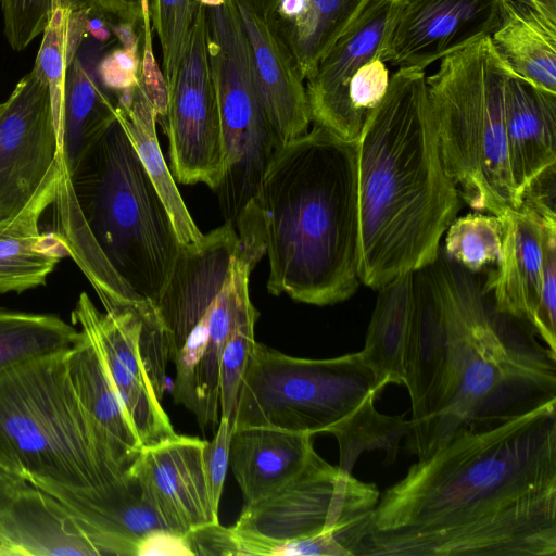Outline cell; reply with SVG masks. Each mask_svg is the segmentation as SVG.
I'll use <instances>...</instances> for the list:
<instances>
[{
  "label": "cell",
  "mask_w": 556,
  "mask_h": 556,
  "mask_svg": "<svg viewBox=\"0 0 556 556\" xmlns=\"http://www.w3.org/2000/svg\"><path fill=\"white\" fill-rule=\"evenodd\" d=\"M63 0H0L3 31L14 51L24 50L43 33Z\"/></svg>",
  "instance_id": "obj_36"
},
{
  "label": "cell",
  "mask_w": 556,
  "mask_h": 556,
  "mask_svg": "<svg viewBox=\"0 0 556 556\" xmlns=\"http://www.w3.org/2000/svg\"><path fill=\"white\" fill-rule=\"evenodd\" d=\"M193 556L186 535L157 529L146 534L138 543L137 556Z\"/></svg>",
  "instance_id": "obj_40"
},
{
  "label": "cell",
  "mask_w": 556,
  "mask_h": 556,
  "mask_svg": "<svg viewBox=\"0 0 556 556\" xmlns=\"http://www.w3.org/2000/svg\"><path fill=\"white\" fill-rule=\"evenodd\" d=\"M13 219V218H12ZM12 219H9V220H4V222H0V232L9 225V223L12 220Z\"/></svg>",
  "instance_id": "obj_48"
},
{
  "label": "cell",
  "mask_w": 556,
  "mask_h": 556,
  "mask_svg": "<svg viewBox=\"0 0 556 556\" xmlns=\"http://www.w3.org/2000/svg\"><path fill=\"white\" fill-rule=\"evenodd\" d=\"M116 102L77 52L66 71L62 124L60 163L70 178L117 119Z\"/></svg>",
  "instance_id": "obj_29"
},
{
  "label": "cell",
  "mask_w": 556,
  "mask_h": 556,
  "mask_svg": "<svg viewBox=\"0 0 556 556\" xmlns=\"http://www.w3.org/2000/svg\"><path fill=\"white\" fill-rule=\"evenodd\" d=\"M64 355L75 393L116 464L127 472L143 447L101 355L81 329Z\"/></svg>",
  "instance_id": "obj_23"
},
{
  "label": "cell",
  "mask_w": 556,
  "mask_h": 556,
  "mask_svg": "<svg viewBox=\"0 0 556 556\" xmlns=\"http://www.w3.org/2000/svg\"><path fill=\"white\" fill-rule=\"evenodd\" d=\"M250 320L236 327L229 334L220 358L219 410L232 424L249 356L256 342Z\"/></svg>",
  "instance_id": "obj_35"
},
{
  "label": "cell",
  "mask_w": 556,
  "mask_h": 556,
  "mask_svg": "<svg viewBox=\"0 0 556 556\" xmlns=\"http://www.w3.org/2000/svg\"><path fill=\"white\" fill-rule=\"evenodd\" d=\"M90 5L98 12L139 26L143 20L150 18L148 0H90Z\"/></svg>",
  "instance_id": "obj_41"
},
{
  "label": "cell",
  "mask_w": 556,
  "mask_h": 556,
  "mask_svg": "<svg viewBox=\"0 0 556 556\" xmlns=\"http://www.w3.org/2000/svg\"><path fill=\"white\" fill-rule=\"evenodd\" d=\"M232 424L222 417L212 441L206 442L203 452V467L213 511L218 516L224 482L229 467V446Z\"/></svg>",
  "instance_id": "obj_38"
},
{
  "label": "cell",
  "mask_w": 556,
  "mask_h": 556,
  "mask_svg": "<svg viewBox=\"0 0 556 556\" xmlns=\"http://www.w3.org/2000/svg\"><path fill=\"white\" fill-rule=\"evenodd\" d=\"M367 0H274L264 17L304 79L352 23Z\"/></svg>",
  "instance_id": "obj_25"
},
{
  "label": "cell",
  "mask_w": 556,
  "mask_h": 556,
  "mask_svg": "<svg viewBox=\"0 0 556 556\" xmlns=\"http://www.w3.org/2000/svg\"><path fill=\"white\" fill-rule=\"evenodd\" d=\"M61 165L54 167L25 207L0 232V293L23 292L46 283L70 251L61 235H43L39 220L55 202Z\"/></svg>",
  "instance_id": "obj_20"
},
{
  "label": "cell",
  "mask_w": 556,
  "mask_h": 556,
  "mask_svg": "<svg viewBox=\"0 0 556 556\" xmlns=\"http://www.w3.org/2000/svg\"><path fill=\"white\" fill-rule=\"evenodd\" d=\"M379 496L376 484L341 471L316 453L286 484L244 503L233 527L280 542L328 532L344 538L370 518Z\"/></svg>",
  "instance_id": "obj_10"
},
{
  "label": "cell",
  "mask_w": 556,
  "mask_h": 556,
  "mask_svg": "<svg viewBox=\"0 0 556 556\" xmlns=\"http://www.w3.org/2000/svg\"><path fill=\"white\" fill-rule=\"evenodd\" d=\"M498 216L501 254L484 292L493 293L497 313L522 320L531 329L542 286V213L522 202L518 208H508Z\"/></svg>",
  "instance_id": "obj_18"
},
{
  "label": "cell",
  "mask_w": 556,
  "mask_h": 556,
  "mask_svg": "<svg viewBox=\"0 0 556 556\" xmlns=\"http://www.w3.org/2000/svg\"><path fill=\"white\" fill-rule=\"evenodd\" d=\"M206 442L178 434L143 446L127 469L141 498L169 531L186 535L200 526L219 522L211 505L203 467Z\"/></svg>",
  "instance_id": "obj_16"
},
{
  "label": "cell",
  "mask_w": 556,
  "mask_h": 556,
  "mask_svg": "<svg viewBox=\"0 0 556 556\" xmlns=\"http://www.w3.org/2000/svg\"><path fill=\"white\" fill-rule=\"evenodd\" d=\"M380 394L359 352L331 358L290 356L255 342L249 356L232 430L265 427L293 433L332 434L339 469H352L365 451L395 460L407 420L377 410Z\"/></svg>",
  "instance_id": "obj_5"
},
{
  "label": "cell",
  "mask_w": 556,
  "mask_h": 556,
  "mask_svg": "<svg viewBox=\"0 0 556 556\" xmlns=\"http://www.w3.org/2000/svg\"><path fill=\"white\" fill-rule=\"evenodd\" d=\"M414 282L405 438L418 459L460 430L492 428L556 400V353L492 313L450 260L438 256Z\"/></svg>",
  "instance_id": "obj_2"
},
{
  "label": "cell",
  "mask_w": 556,
  "mask_h": 556,
  "mask_svg": "<svg viewBox=\"0 0 556 556\" xmlns=\"http://www.w3.org/2000/svg\"><path fill=\"white\" fill-rule=\"evenodd\" d=\"M490 37L511 72L556 93V14L503 0L501 22Z\"/></svg>",
  "instance_id": "obj_26"
},
{
  "label": "cell",
  "mask_w": 556,
  "mask_h": 556,
  "mask_svg": "<svg viewBox=\"0 0 556 556\" xmlns=\"http://www.w3.org/2000/svg\"><path fill=\"white\" fill-rule=\"evenodd\" d=\"M362 555L556 556V400L418 459L380 494Z\"/></svg>",
  "instance_id": "obj_1"
},
{
  "label": "cell",
  "mask_w": 556,
  "mask_h": 556,
  "mask_svg": "<svg viewBox=\"0 0 556 556\" xmlns=\"http://www.w3.org/2000/svg\"><path fill=\"white\" fill-rule=\"evenodd\" d=\"M70 180L83 222L106 262L138 296L154 305L181 244L117 119Z\"/></svg>",
  "instance_id": "obj_7"
},
{
  "label": "cell",
  "mask_w": 556,
  "mask_h": 556,
  "mask_svg": "<svg viewBox=\"0 0 556 556\" xmlns=\"http://www.w3.org/2000/svg\"><path fill=\"white\" fill-rule=\"evenodd\" d=\"M540 212L543 222V274L531 329L552 352L556 353V213L553 208H543Z\"/></svg>",
  "instance_id": "obj_34"
},
{
  "label": "cell",
  "mask_w": 556,
  "mask_h": 556,
  "mask_svg": "<svg viewBox=\"0 0 556 556\" xmlns=\"http://www.w3.org/2000/svg\"><path fill=\"white\" fill-rule=\"evenodd\" d=\"M205 10L207 55L225 163L215 192L225 220L235 225L240 212L255 197L267 165L281 146L258 94L235 0Z\"/></svg>",
  "instance_id": "obj_9"
},
{
  "label": "cell",
  "mask_w": 556,
  "mask_h": 556,
  "mask_svg": "<svg viewBox=\"0 0 556 556\" xmlns=\"http://www.w3.org/2000/svg\"><path fill=\"white\" fill-rule=\"evenodd\" d=\"M142 40V53L139 66L140 84L152 102L157 121L166 116L168 103V88L162 70L153 53L151 20H146L140 25Z\"/></svg>",
  "instance_id": "obj_39"
},
{
  "label": "cell",
  "mask_w": 556,
  "mask_h": 556,
  "mask_svg": "<svg viewBox=\"0 0 556 556\" xmlns=\"http://www.w3.org/2000/svg\"><path fill=\"white\" fill-rule=\"evenodd\" d=\"M109 27L126 50L139 53L140 35L137 33V24L127 21H118L116 24L109 22Z\"/></svg>",
  "instance_id": "obj_43"
},
{
  "label": "cell",
  "mask_w": 556,
  "mask_h": 556,
  "mask_svg": "<svg viewBox=\"0 0 556 556\" xmlns=\"http://www.w3.org/2000/svg\"><path fill=\"white\" fill-rule=\"evenodd\" d=\"M445 232L447 258L462 268L479 271L498 261L502 243L498 215L470 213L454 218Z\"/></svg>",
  "instance_id": "obj_32"
},
{
  "label": "cell",
  "mask_w": 556,
  "mask_h": 556,
  "mask_svg": "<svg viewBox=\"0 0 556 556\" xmlns=\"http://www.w3.org/2000/svg\"><path fill=\"white\" fill-rule=\"evenodd\" d=\"M152 30L162 49V72L168 92L174 87L188 45L195 0H148Z\"/></svg>",
  "instance_id": "obj_33"
},
{
  "label": "cell",
  "mask_w": 556,
  "mask_h": 556,
  "mask_svg": "<svg viewBox=\"0 0 556 556\" xmlns=\"http://www.w3.org/2000/svg\"><path fill=\"white\" fill-rule=\"evenodd\" d=\"M60 161L49 86L31 70L0 110V222L25 207Z\"/></svg>",
  "instance_id": "obj_13"
},
{
  "label": "cell",
  "mask_w": 556,
  "mask_h": 556,
  "mask_svg": "<svg viewBox=\"0 0 556 556\" xmlns=\"http://www.w3.org/2000/svg\"><path fill=\"white\" fill-rule=\"evenodd\" d=\"M3 103H0V110L2 109Z\"/></svg>",
  "instance_id": "obj_49"
},
{
  "label": "cell",
  "mask_w": 556,
  "mask_h": 556,
  "mask_svg": "<svg viewBox=\"0 0 556 556\" xmlns=\"http://www.w3.org/2000/svg\"><path fill=\"white\" fill-rule=\"evenodd\" d=\"M91 11L90 5L73 8L72 4L63 2L42 33L43 37L33 68L49 86L60 155L66 71L89 31Z\"/></svg>",
  "instance_id": "obj_30"
},
{
  "label": "cell",
  "mask_w": 556,
  "mask_h": 556,
  "mask_svg": "<svg viewBox=\"0 0 556 556\" xmlns=\"http://www.w3.org/2000/svg\"><path fill=\"white\" fill-rule=\"evenodd\" d=\"M552 14H556V0H514Z\"/></svg>",
  "instance_id": "obj_46"
},
{
  "label": "cell",
  "mask_w": 556,
  "mask_h": 556,
  "mask_svg": "<svg viewBox=\"0 0 556 556\" xmlns=\"http://www.w3.org/2000/svg\"><path fill=\"white\" fill-rule=\"evenodd\" d=\"M0 555L101 556L63 505L31 484L0 510Z\"/></svg>",
  "instance_id": "obj_21"
},
{
  "label": "cell",
  "mask_w": 556,
  "mask_h": 556,
  "mask_svg": "<svg viewBox=\"0 0 556 556\" xmlns=\"http://www.w3.org/2000/svg\"><path fill=\"white\" fill-rule=\"evenodd\" d=\"M510 68L486 36L440 61L426 77L428 102L444 169L479 212L518 208L505 131Z\"/></svg>",
  "instance_id": "obj_8"
},
{
  "label": "cell",
  "mask_w": 556,
  "mask_h": 556,
  "mask_svg": "<svg viewBox=\"0 0 556 556\" xmlns=\"http://www.w3.org/2000/svg\"><path fill=\"white\" fill-rule=\"evenodd\" d=\"M28 484L21 477L0 469V510L5 508L15 495Z\"/></svg>",
  "instance_id": "obj_44"
},
{
  "label": "cell",
  "mask_w": 556,
  "mask_h": 556,
  "mask_svg": "<svg viewBox=\"0 0 556 556\" xmlns=\"http://www.w3.org/2000/svg\"><path fill=\"white\" fill-rule=\"evenodd\" d=\"M97 75L103 87L114 94L140 84L139 75L124 70L111 53L104 55L97 65Z\"/></svg>",
  "instance_id": "obj_42"
},
{
  "label": "cell",
  "mask_w": 556,
  "mask_h": 556,
  "mask_svg": "<svg viewBox=\"0 0 556 556\" xmlns=\"http://www.w3.org/2000/svg\"><path fill=\"white\" fill-rule=\"evenodd\" d=\"M249 46L258 94L282 147L307 131L311 123L304 77L271 25L235 0Z\"/></svg>",
  "instance_id": "obj_17"
},
{
  "label": "cell",
  "mask_w": 556,
  "mask_h": 556,
  "mask_svg": "<svg viewBox=\"0 0 556 556\" xmlns=\"http://www.w3.org/2000/svg\"><path fill=\"white\" fill-rule=\"evenodd\" d=\"M66 352L0 371V469L83 494L128 489L75 393Z\"/></svg>",
  "instance_id": "obj_6"
},
{
  "label": "cell",
  "mask_w": 556,
  "mask_h": 556,
  "mask_svg": "<svg viewBox=\"0 0 556 556\" xmlns=\"http://www.w3.org/2000/svg\"><path fill=\"white\" fill-rule=\"evenodd\" d=\"M198 4L203 7H219L223 5L227 0H195Z\"/></svg>",
  "instance_id": "obj_47"
},
{
  "label": "cell",
  "mask_w": 556,
  "mask_h": 556,
  "mask_svg": "<svg viewBox=\"0 0 556 556\" xmlns=\"http://www.w3.org/2000/svg\"><path fill=\"white\" fill-rule=\"evenodd\" d=\"M265 17L274 0H237Z\"/></svg>",
  "instance_id": "obj_45"
},
{
  "label": "cell",
  "mask_w": 556,
  "mask_h": 556,
  "mask_svg": "<svg viewBox=\"0 0 556 556\" xmlns=\"http://www.w3.org/2000/svg\"><path fill=\"white\" fill-rule=\"evenodd\" d=\"M414 273H405L378 289L365 345L359 351L379 394L389 384H404L405 353L415 307Z\"/></svg>",
  "instance_id": "obj_27"
},
{
  "label": "cell",
  "mask_w": 556,
  "mask_h": 556,
  "mask_svg": "<svg viewBox=\"0 0 556 556\" xmlns=\"http://www.w3.org/2000/svg\"><path fill=\"white\" fill-rule=\"evenodd\" d=\"M503 0H403L383 61L426 70L497 28Z\"/></svg>",
  "instance_id": "obj_15"
},
{
  "label": "cell",
  "mask_w": 556,
  "mask_h": 556,
  "mask_svg": "<svg viewBox=\"0 0 556 556\" xmlns=\"http://www.w3.org/2000/svg\"><path fill=\"white\" fill-rule=\"evenodd\" d=\"M205 7L198 4L188 45L166 116L170 172L182 185L205 184L213 191L224 175V147L218 103L207 55Z\"/></svg>",
  "instance_id": "obj_11"
},
{
  "label": "cell",
  "mask_w": 556,
  "mask_h": 556,
  "mask_svg": "<svg viewBox=\"0 0 556 556\" xmlns=\"http://www.w3.org/2000/svg\"><path fill=\"white\" fill-rule=\"evenodd\" d=\"M116 117L163 200L181 245L197 243L203 233L192 219L167 166L156 135L157 115L142 85L116 94Z\"/></svg>",
  "instance_id": "obj_28"
},
{
  "label": "cell",
  "mask_w": 556,
  "mask_h": 556,
  "mask_svg": "<svg viewBox=\"0 0 556 556\" xmlns=\"http://www.w3.org/2000/svg\"><path fill=\"white\" fill-rule=\"evenodd\" d=\"M504 101L510 176L522 204L530 186L556 165V93L510 70Z\"/></svg>",
  "instance_id": "obj_19"
},
{
  "label": "cell",
  "mask_w": 556,
  "mask_h": 556,
  "mask_svg": "<svg viewBox=\"0 0 556 556\" xmlns=\"http://www.w3.org/2000/svg\"><path fill=\"white\" fill-rule=\"evenodd\" d=\"M403 0H367L307 77L311 122L337 137L357 142L361 130L351 112L348 85L366 62L382 55Z\"/></svg>",
  "instance_id": "obj_14"
},
{
  "label": "cell",
  "mask_w": 556,
  "mask_h": 556,
  "mask_svg": "<svg viewBox=\"0 0 556 556\" xmlns=\"http://www.w3.org/2000/svg\"><path fill=\"white\" fill-rule=\"evenodd\" d=\"M389 81V70L381 54L366 62L351 77L348 98L353 119L361 132L369 114L386 96Z\"/></svg>",
  "instance_id": "obj_37"
},
{
  "label": "cell",
  "mask_w": 556,
  "mask_h": 556,
  "mask_svg": "<svg viewBox=\"0 0 556 556\" xmlns=\"http://www.w3.org/2000/svg\"><path fill=\"white\" fill-rule=\"evenodd\" d=\"M34 486L63 505L101 556H137L138 543L146 534L157 529L168 530L141 498L135 482L128 489L103 496L76 493L53 484Z\"/></svg>",
  "instance_id": "obj_22"
},
{
  "label": "cell",
  "mask_w": 556,
  "mask_h": 556,
  "mask_svg": "<svg viewBox=\"0 0 556 556\" xmlns=\"http://www.w3.org/2000/svg\"><path fill=\"white\" fill-rule=\"evenodd\" d=\"M316 454L313 435L265 427L232 430L229 467L244 503L276 491L301 472Z\"/></svg>",
  "instance_id": "obj_24"
},
{
  "label": "cell",
  "mask_w": 556,
  "mask_h": 556,
  "mask_svg": "<svg viewBox=\"0 0 556 556\" xmlns=\"http://www.w3.org/2000/svg\"><path fill=\"white\" fill-rule=\"evenodd\" d=\"M425 70L401 67L357 147L359 279L378 290L432 264L459 210L438 143Z\"/></svg>",
  "instance_id": "obj_3"
},
{
  "label": "cell",
  "mask_w": 556,
  "mask_h": 556,
  "mask_svg": "<svg viewBox=\"0 0 556 556\" xmlns=\"http://www.w3.org/2000/svg\"><path fill=\"white\" fill-rule=\"evenodd\" d=\"M256 202L269 261L267 290L325 306L357 290V147L314 125L267 165Z\"/></svg>",
  "instance_id": "obj_4"
},
{
  "label": "cell",
  "mask_w": 556,
  "mask_h": 556,
  "mask_svg": "<svg viewBox=\"0 0 556 556\" xmlns=\"http://www.w3.org/2000/svg\"><path fill=\"white\" fill-rule=\"evenodd\" d=\"M139 304L101 312L83 292L72 321L96 344L142 446H150L178 434L163 408V397L141 349Z\"/></svg>",
  "instance_id": "obj_12"
},
{
  "label": "cell",
  "mask_w": 556,
  "mask_h": 556,
  "mask_svg": "<svg viewBox=\"0 0 556 556\" xmlns=\"http://www.w3.org/2000/svg\"><path fill=\"white\" fill-rule=\"evenodd\" d=\"M80 330L58 315L0 307V371L68 351Z\"/></svg>",
  "instance_id": "obj_31"
}]
</instances>
